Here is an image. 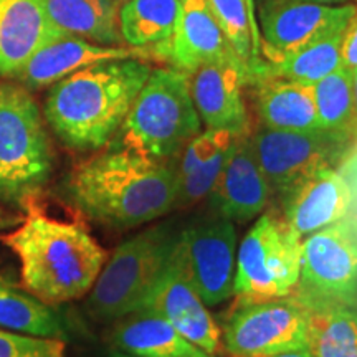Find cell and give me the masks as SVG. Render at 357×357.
<instances>
[{
  "label": "cell",
  "mask_w": 357,
  "mask_h": 357,
  "mask_svg": "<svg viewBox=\"0 0 357 357\" xmlns=\"http://www.w3.org/2000/svg\"><path fill=\"white\" fill-rule=\"evenodd\" d=\"M176 162L113 147L71 169L65 192L91 220L113 229L139 227L176 208Z\"/></svg>",
  "instance_id": "obj_1"
},
{
  "label": "cell",
  "mask_w": 357,
  "mask_h": 357,
  "mask_svg": "<svg viewBox=\"0 0 357 357\" xmlns=\"http://www.w3.org/2000/svg\"><path fill=\"white\" fill-rule=\"evenodd\" d=\"M153 70L139 58L84 66L53 84L45 119L71 149H101L116 137Z\"/></svg>",
  "instance_id": "obj_2"
},
{
  "label": "cell",
  "mask_w": 357,
  "mask_h": 357,
  "mask_svg": "<svg viewBox=\"0 0 357 357\" xmlns=\"http://www.w3.org/2000/svg\"><path fill=\"white\" fill-rule=\"evenodd\" d=\"M25 222L3 242L20 261L24 288L47 305L89 293L108 252L77 222L56 220L29 205Z\"/></svg>",
  "instance_id": "obj_3"
},
{
  "label": "cell",
  "mask_w": 357,
  "mask_h": 357,
  "mask_svg": "<svg viewBox=\"0 0 357 357\" xmlns=\"http://www.w3.org/2000/svg\"><path fill=\"white\" fill-rule=\"evenodd\" d=\"M200 131L202 121L192 101L189 75L166 66L149 75L116 134L114 147L174 162Z\"/></svg>",
  "instance_id": "obj_4"
},
{
  "label": "cell",
  "mask_w": 357,
  "mask_h": 357,
  "mask_svg": "<svg viewBox=\"0 0 357 357\" xmlns=\"http://www.w3.org/2000/svg\"><path fill=\"white\" fill-rule=\"evenodd\" d=\"M52 171V146L37 101L22 84L0 83V200L26 208Z\"/></svg>",
  "instance_id": "obj_5"
},
{
  "label": "cell",
  "mask_w": 357,
  "mask_h": 357,
  "mask_svg": "<svg viewBox=\"0 0 357 357\" xmlns=\"http://www.w3.org/2000/svg\"><path fill=\"white\" fill-rule=\"evenodd\" d=\"M177 236L176 230L164 223L118 245L89 289L88 311L98 319L116 321L139 310L166 270Z\"/></svg>",
  "instance_id": "obj_6"
},
{
  "label": "cell",
  "mask_w": 357,
  "mask_h": 357,
  "mask_svg": "<svg viewBox=\"0 0 357 357\" xmlns=\"http://www.w3.org/2000/svg\"><path fill=\"white\" fill-rule=\"evenodd\" d=\"M303 238L283 217L263 213L236 250L235 305L293 296L301 271Z\"/></svg>",
  "instance_id": "obj_7"
},
{
  "label": "cell",
  "mask_w": 357,
  "mask_h": 357,
  "mask_svg": "<svg viewBox=\"0 0 357 357\" xmlns=\"http://www.w3.org/2000/svg\"><path fill=\"white\" fill-rule=\"evenodd\" d=\"M303 305L357 310V218L351 213L303 238L301 271L293 294Z\"/></svg>",
  "instance_id": "obj_8"
},
{
  "label": "cell",
  "mask_w": 357,
  "mask_h": 357,
  "mask_svg": "<svg viewBox=\"0 0 357 357\" xmlns=\"http://www.w3.org/2000/svg\"><path fill=\"white\" fill-rule=\"evenodd\" d=\"M231 357H263L307 347V307L294 296L235 305L220 329Z\"/></svg>",
  "instance_id": "obj_9"
},
{
  "label": "cell",
  "mask_w": 357,
  "mask_h": 357,
  "mask_svg": "<svg viewBox=\"0 0 357 357\" xmlns=\"http://www.w3.org/2000/svg\"><path fill=\"white\" fill-rule=\"evenodd\" d=\"M177 253L190 283L208 307L234 296L236 230L229 218L211 213L178 231Z\"/></svg>",
  "instance_id": "obj_10"
},
{
  "label": "cell",
  "mask_w": 357,
  "mask_h": 357,
  "mask_svg": "<svg viewBox=\"0 0 357 357\" xmlns=\"http://www.w3.org/2000/svg\"><path fill=\"white\" fill-rule=\"evenodd\" d=\"M356 7V3L323 6L296 0H261L257 7L261 56L266 63H276L307 43L342 30Z\"/></svg>",
  "instance_id": "obj_11"
},
{
  "label": "cell",
  "mask_w": 357,
  "mask_h": 357,
  "mask_svg": "<svg viewBox=\"0 0 357 357\" xmlns=\"http://www.w3.org/2000/svg\"><path fill=\"white\" fill-rule=\"evenodd\" d=\"M253 149L271 190L287 194L300 178L321 166L333 164L347 141L326 132L283 131L263 126L252 134Z\"/></svg>",
  "instance_id": "obj_12"
},
{
  "label": "cell",
  "mask_w": 357,
  "mask_h": 357,
  "mask_svg": "<svg viewBox=\"0 0 357 357\" xmlns=\"http://www.w3.org/2000/svg\"><path fill=\"white\" fill-rule=\"evenodd\" d=\"M137 311L162 316L181 336L208 356H215L220 349V328L197 289L190 283L178 258L177 243L166 270L159 276L158 283Z\"/></svg>",
  "instance_id": "obj_13"
},
{
  "label": "cell",
  "mask_w": 357,
  "mask_h": 357,
  "mask_svg": "<svg viewBox=\"0 0 357 357\" xmlns=\"http://www.w3.org/2000/svg\"><path fill=\"white\" fill-rule=\"evenodd\" d=\"M271 192L258 164L252 134L236 136L220 177L207 197L212 212L234 223L248 222L265 212Z\"/></svg>",
  "instance_id": "obj_14"
},
{
  "label": "cell",
  "mask_w": 357,
  "mask_h": 357,
  "mask_svg": "<svg viewBox=\"0 0 357 357\" xmlns=\"http://www.w3.org/2000/svg\"><path fill=\"white\" fill-rule=\"evenodd\" d=\"M351 207V187L333 164L314 169L283 194L284 222L301 238L342 220Z\"/></svg>",
  "instance_id": "obj_15"
},
{
  "label": "cell",
  "mask_w": 357,
  "mask_h": 357,
  "mask_svg": "<svg viewBox=\"0 0 357 357\" xmlns=\"http://www.w3.org/2000/svg\"><path fill=\"white\" fill-rule=\"evenodd\" d=\"M190 78V95L205 129L250 134V118L243 101L248 73L242 63L223 61L200 66Z\"/></svg>",
  "instance_id": "obj_16"
},
{
  "label": "cell",
  "mask_w": 357,
  "mask_h": 357,
  "mask_svg": "<svg viewBox=\"0 0 357 357\" xmlns=\"http://www.w3.org/2000/svg\"><path fill=\"white\" fill-rule=\"evenodd\" d=\"M155 52L166 58L172 68L187 75L211 63H242L213 19L207 0H182L181 15L171 38L158 45Z\"/></svg>",
  "instance_id": "obj_17"
},
{
  "label": "cell",
  "mask_w": 357,
  "mask_h": 357,
  "mask_svg": "<svg viewBox=\"0 0 357 357\" xmlns=\"http://www.w3.org/2000/svg\"><path fill=\"white\" fill-rule=\"evenodd\" d=\"M146 56L147 52L142 48L108 47V45H98L71 35H63L40 48L15 78L22 83V86L40 89L55 84L61 78L84 66L101 63V61L126 60V58L144 60Z\"/></svg>",
  "instance_id": "obj_18"
},
{
  "label": "cell",
  "mask_w": 357,
  "mask_h": 357,
  "mask_svg": "<svg viewBox=\"0 0 357 357\" xmlns=\"http://www.w3.org/2000/svg\"><path fill=\"white\" fill-rule=\"evenodd\" d=\"M63 35L42 0H0V77H17L40 48Z\"/></svg>",
  "instance_id": "obj_19"
},
{
  "label": "cell",
  "mask_w": 357,
  "mask_h": 357,
  "mask_svg": "<svg viewBox=\"0 0 357 357\" xmlns=\"http://www.w3.org/2000/svg\"><path fill=\"white\" fill-rule=\"evenodd\" d=\"M116 351L136 357H213L200 351L155 312L124 316L111 333Z\"/></svg>",
  "instance_id": "obj_20"
},
{
  "label": "cell",
  "mask_w": 357,
  "mask_h": 357,
  "mask_svg": "<svg viewBox=\"0 0 357 357\" xmlns=\"http://www.w3.org/2000/svg\"><path fill=\"white\" fill-rule=\"evenodd\" d=\"M257 83V108L263 126L283 131L319 129L312 84L283 78H253Z\"/></svg>",
  "instance_id": "obj_21"
},
{
  "label": "cell",
  "mask_w": 357,
  "mask_h": 357,
  "mask_svg": "<svg viewBox=\"0 0 357 357\" xmlns=\"http://www.w3.org/2000/svg\"><path fill=\"white\" fill-rule=\"evenodd\" d=\"M48 20L61 33L98 45L121 47L119 7L111 0H42Z\"/></svg>",
  "instance_id": "obj_22"
},
{
  "label": "cell",
  "mask_w": 357,
  "mask_h": 357,
  "mask_svg": "<svg viewBox=\"0 0 357 357\" xmlns=\"http://www.w3.org/2000/svg\"><path fill=\"white\" fill-rule=\"evenodd\" d=\"M342 32L344 29L324 35L276 63L261 61L257 68L252 70L247 82L253 78H283L305 84L318 83L333 71L342 68Z\"/></svg>",
  "instance_id": "obj_23"
},
{
  "label": "cell",
  "mask_w": 357,
  "mask_h": 357,
  "mask_svg": "<svg viewBox=\"0 0 357 357\" xmlns=\"http://www.w3.org/2000/svg\"><path fill=\"white\" fill-rule=\"evenodd\" d=\"M182 0H129L119 7V30L132 48L166 43L176 29Z\"/></svg>",
  "instance_id": "obj_24"
},
{
  "label": "cell",
  "mask_w": 357,
  "mask_h": 357,
  "mask_svg": "<svg viewBox=\"0 0 357 357\" xmlns=\"http://www.w3.org/2000/svg\"><path fill=\"white\" fill-rule=\"evenodd\" d=\"M307 349L312 357H357V310L307 307Z\"/></svg>",
  "instance_id": "obj_25"
},
{
  "label": "cell",
  "mask_w": 357,
  "mask_h": 357,
  "mask_svg": "<svg viewBox=\"0 0 357 357\" xmlns=\"http://www.w3.org/2000/svg\"><path fill=\"white\" fill-rule=\"evenodd\" d=\"M0 329L37 337L65 336V328L50 305L0 281Z\"/></svg>",
  "instance_id": "obj_26"
},
{
  "label": "cell",
  "mask_w": 357,
  "mask_h": 357,
  "mask_svg": "<svg viewBox=\"0 0 357 357\" xmlns=\"http://www.w3.org/2000/svg\"><path fill=\"white\" fill-rule=\"evenodd\" d=\"M319 129L349 141L357 136L352 73L339 68L312 84Z\"/></svg>",
  "instance_id": "obj_27"
},
{
  "label": "cell",
  "mask_w": 357,
  "mask_h": 357,
  "mask_svg": "<svg viewBox=\"0 0 357 357\" xmlns=\"http://www.w3.org/2000/svg\"><path fill=\"white\" fill-rule=\"evenodd\" d=\"M207 3L231 50L250 75L253 68V42L247 6L243 0H207Z\"/></svg>",
  "instance_id": "obj_28"
},
{
  "label": "cell",
  "mask_w": 357,
  "mask_h": 357,
  "mask_svg": "<svg viewBox=\"0 0 357 357\" xmlns=\"http://www.w3.org/2000/svg\"><path fill=\"white\" fill-rule=\"evenodd\" d=\"M0 357H66L65 342L0 329Z\"/></svg>",
  "instance_id": "obj_29"
},
{
  "label": "cell",
  "mask_w": 357,
  "mask_h": 357,
  "mask_svg": "<svg viewBox=\"0 0 357 357\" xmlns=\"http://www.w3.org/2000/svg\"><path fill=\"white\" fill-rule=\"evenodd\" d=\"M341 63L342 68L349 71L357 70V7L342 32Z\"/></svg>",
  "instance_id": "obj_30"
},
{
  "label": "cell",
  "mask_w": 357,
  "mask_h": 357,
  "mask_svg": "<svg viewBox=\"0 0 357 357\" xmlns=\"http://www.w3.org/2000/svg\"><path fill=\"white\" fill-rule=\"evenodd\" d=\"M245 6H247L248 17H250V25H252V42H253V68H257L258 65L263 61L261 56V38H260V26H258L257 19V0H243ZM252 68V70H253ZM252 73V71H250Z\"/></svg>",
  "instance_id": "obj_31"
},
{
  "label": "cell",
  "mask_w": 357,
  "mask_h": 357,
  "mask_svg": "<svg viewBox=\"0 0 357 357\" xmlns=\"http://www.w3.org/2000/svg\"><path fill=\"white\" fill-rule=\"evenodd\" d=\"M263 357H312L311 351L305 347V349H293V351H283L278 352V354H270Z\"/></svg>",
  "instance_id": "obj_32"
},
{
  "label": "cell",
  "mask_w": 357,
  "mask_h": 357,
  "mask_svg": "<svg viewBox=\"0 0 357 357\" xmlns=\"http://www.w3.org/2000/svg\"><path fill=\"white\" fill-rule=\"evenodd\" d=\"M296 2H312L323 3V6H342V3H349V0H296Z\"/></svg>",
  "instance_id": "obj_33"
},
{
  "label": "cell",
  "mask_w": 357,
  "mask_h": 357,
  "mask_svg": "<svg viewBox=\"0 0 357 357\" xmlns=\"http://www.w3.org/2000/svg\"><path fill=\"white\" fill-rule=\"evenodd\" d=\"M352 73V95H354V108H356V124H357V70Z\"/></svg>",
  "instance_id": "obj_34"
},
{
  "label": "cell",
  "mask_w": 357,
  "mask_h": 357,
  "mask_svg": "<svg viewBox=\"0 0 357 357\" xmlns=\"http://www.w3.org/2000/svg\"><path fill=\"white\" fill-rule=\"evenodd\" d=\"M109 357H136V356H129V354H124V352L116 351V352H113V354H111Z\"/></svg>",
  "instance_id": "obj_35"
},
{
  "label": "cell",
  "mask_w": 357,
  "mask_h": 357,
  "mask_svg": "<svg viewBox=\"0 0 357 357\" xmlns=\"http://www.w3.org/2000/svg\"><path fill=\"white\" fill-rule=\"evenodd\" d=\"M111 2L116 3V6H118V7H121V6H124V3H126V2H129V0H111Z\"/></svg>",
  "instance_id": "obj_36"
},
{
  "label": "cell",
  "mask_w": 357,
  "mask_h": 357,
  "mask_svg": "<svg viewBox=\"0 0 357 357\" xmlns=\"http://www.w3.org/2000/svg\"><path fill=\"white\" fill-rule=\"evenodd\" d=\"M0 281H2V280H0Z\"/></svg>",
  "instance_id": "obj_37"
}]
</instances>
